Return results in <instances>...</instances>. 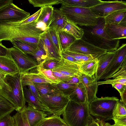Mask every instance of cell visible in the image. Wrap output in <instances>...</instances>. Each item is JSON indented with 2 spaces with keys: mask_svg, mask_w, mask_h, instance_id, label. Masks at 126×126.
<instances>
[{
  "mask_svg": "<svg viewBox=\"0 0 126 126\" xmlns=\"http://www.w3.org/2000/svg\"><path fill=\"white\" fill-rule=\"evenodd\" d=\"M0 94L11 103L17 112L25 109L26 102L19 72L14 75L5 76L0 89Z\"/></svg>",
  "mask_w": 126,
  "mask_h": 126,
  "instance_id": "obj_1",
  "label": "cell"
},
{
  "mask_svg": "<svg viewBox=\"0 0 126 126\" xmlns=\"http://www.w3.org/2000/svg\"><path fill=\"white\" fill-rule=\"evenodd\" d=\"M104 18H99L96 24L83 30L84 40L107 52L116 50L119 45V39L112 40L107 34ZM84 40V39H83Z\"/></svg>",
  "mask_w": 126,
  "mask_h": 126,
  "instance_id": "obj_2",
  "label": "cell"
},
{
  "mask_svg": "<svg viewBox=\"0 0 126 126\" xmlns=\"http://www.w3.org/2000/svg\"><path fill=\"white\" fill-rule=\"evenodd\" d=\"M62 115L68 126H86L92 117L87 101L79 103L70 100Z\"/></svg>",
  "mask_w": 126,
  "mask_h": 126,
  "instance_id": "obj_3",
  "label": "cell"
},
{
  "mask_svg": "<svg viewBox=\"0 0 126 126\" xmlns=\"http://www.w3.org/2000/svg\"><path fill=\"white\" fill-rule=\"evenodd\" d=\"M59 9L68 20L77 25L94 26L96 24L99 18L90 8L62 4Z\"/></svg>",
  "mask_w": 126,
  "mask_h": 126,
  "instance_id": "obj_4",
  "label": "cell"
},
{
  "mask_svg": "<svg viewBox=\"0 0 126 126\" xmlns=\"http://www.w3.org/2000/svg\"><path fill=\"white\" fill-rule=\"evenodd\" d=\"M119 101L114 96L97 97L89 104L90 114L104 122L112 119L113 110Z\"/></svg>",
  "mask_w": 126,
  "mask_h": 126,
  "instance_id": "obj_5",
  "label": "cell"
},
{
  "mask_svg": "<svg viewBox=\"0 0 126 126\" xmlns=\"http://www.w3.org/2000/svg\"><path fill=\"white\" fill-rule=\"evenodd\" d=\"M39 94L40 101L51 111L53 117L62 115L70 100L64 94L53 95Z\"/></svg>",
  "mask_w": 126,
  "mask_h": 126,
  "instance_id": "obj_6",
  "label": "cell"
},
{
  "mask_svg": "<svg viewBox=\"0 0 126 126\" xmlns=\"http://www.w3.org/2000/svg\"><path fill=\"white\" fill-rule=\"evenodd\" d=\"M8 49L20 74L29 72L39 65L33 59L17 48L13 47Z\"/></svg>",
  "mask_w": 126,
  "mask_h": 126,
  "instance_id": "obj_7",
  "label": "cell"
},
{
  "mask_svg": "<svg viewBox=\"0 0 126 126\" xmlns=\"http://www.w3.org/2000/svg\"><path fill=\"white\" fill-rule=\"evenodd\" d=\"M66 50L91 55L95 58H98L107 52L106 50L98 47L82 38L76 40Z\"/></svg>",
  "mask_w": 126,
  "mask_h": 126,
  "instance_id": "obj_8",
  "label": "cell"
},
{
  "mask_svg": "<svg viewBox=\"0 0 126 126\" xmlns=\"http://www.w3.org/2000/svg\"><path fill=\"white\" fill-rule=\"evenodd\" d=\"M30 16L29 13L11 3L0 9V22H21Z\"/></svg>",
  "mask_w": 126,
  "mask_h": 126,
  "instance_id": "obj_9",
  "label": "cell"
},
{
  "mask_svg": "<svg viewBox=\"0 0 126 126\" xmlns=\"http://www.w3.org/2000/svg\"><path fill=\"white\" fill-rule=\"evenodd\" d=\"M126 59V44H123L115 50L114 55L100 79L105 80L111 78V76L120 68Z\"/></svg>",
  "mask_w": 126,
  "mask_h": 126,
  "instance_id": "obj_10",
  "label": "cell"
},
{
  "mask_svg": "<svg viewBox=\"0 0 126 126\" xmlns=\"http://www.w3.org/2000/svg\"><path fill=\"white\" fill-rule=\"evenodd\" d=\"M90 8L99 18H104L115 11L126 9V2L118 0L102 1L101 3Z\"/></svg>",
  "mask_w": 126,
  "mask_h": 126,
  "instance_id": "obj_11",
  "label": "cell"
},
{
  "mask_svg": "<svg viewBox=\"0 0 126 126\" xmlns=\"http://www.w3.org/2000/svg\"><path fill=\"white\" fill-rule=\"evenodd\" d=\"M78 77L80 82L83 84L85 88L87 100L89 104L97 97L98 86L96 84L95 76H90L80 73Z\"/></svg>",
  "mask_w": 126,
  "mask_h": 126,
  "instance_id": "obj_12",
  "label": "cell"
},
{
  "mask_svg": "<svg viewBox=\"0 0 126 126\" xmlns=\"http://www.w3.org/2000/svg\"><path fill=\"white\" fill-rule=\"evenodd\" d=\"M52 70L70 77H78L80 73L78 65L62 58Z\"/></svg>",
  "mask_w": 126,
  "mask_h": 126,
  "instance_id": "obj_13",
  "label": "cell"
},
{
  "mask_svg": "<svg viewBox=\"0 0 126 126\" xmlns=\"http://www.w3.org/2000/svg\"><path fill=\"white\" fill-rule=\"evenodd\" d=\"M27 86L23 87V91L25 101L28 103V106L44 112L47 117H53L51 111L35 97L30 89Z\"/></svg>",
  "mask_w": 126,
  "mask_h": 126,
  "instance_id": "obj_14",
  "label": "cell"
},
{
  "mask_svg": "<svg viewBox=\"0 0 126 126\" xmlns=\"http://www.w3.org/2000/svg\"><path fill=\"white\" fill-rule=\"evenodd\" d=\"M0 71L6 75H13L19 72L10 52L5 55L0 56Z\"/></svg>",
  "mask_w": 126,
  "mask_h": 126,
  "instance_id": "obj_15",
  "label": "cell"
},
{
  "mask_svg": "<svg viewBox=\"0 0 126 126\" xmlns=\"http://www.w3.org/2000/svg\"><path fill=\"white\" fill-rule=\"evenodd\" d=\"M40 39L46 49L48 58L60 61L62 58L61 55L52 43L48 34L47 29L41 35Z\"/></svg>",
  "mask_w": 126,
  "mask_h": 126,
  "instance_id": "obj_16",
  "label": "cell"
},
{
  "mask_svg": "<svg viewBox=\"0 0 126 126\" xmlns=\"http://www.w3.org/2000/svg\"><path fill=\"white\" fill-rule=\"evenodd\" d=\"M105 28L107 34L112 39L126 38V25L105 24Z\"/></svg>",
  "mask_w": 126,
  "mask_h": 126,
  "instance_id": "obj_17",
  "label": "cell"
},
{
  "mask_svg": "<svg viewBox=\"0 0 126 126\" xmlns=\"http://www.w3.org/2000/svg\"><path fill=\"white\" fill-rule=\"evenodd\" d=\"M115 53V51L107 52L98 58V64L95 77L97 81L99 80Z\"/></svg>",
  "mask_w": 126,
  "mask_h": 126,
  "instance_id": "obj_18",
  "label": "cell"
},
{
  "mask_svg": "<svg viewBox=\"0 0 126 126\" xmlns=\"http://www.w3.org/2000/svg\"><path fill=\"white\" fill-rule=\"evenodd\" d=\"M68 21L59 9L54 8L52 20L48 28L55 29L58 32L63 31Z\"/></svg>",
  "mask_w": 126,
  "mask_h": 126,
  "instance_id": "obj_19",
  "label": "cell"
},
{
  "mask_svg": "<svg viewBox=\"0 0 126 126\" xmlns=\"http://www.w3.org/2000/svg\"><path fill=\"white\" fill-rule=\"evenodd\" d=\"M25 110L28 122L30 126H35L42 119L47 117L44 112L28 106Z\"/></svg>",
  "mask_w": 126,
  "mask_h": 126,
  "instance_id": "obj_20",
  "label": "cell"
},
{
  "mask_svg": "<svg viewBox=\"0 0 126 126\" xmlns=\"http://www.w3.org/2000/svg\"><path fill=\"white\" fill-rule=\"evenodd\" d=\"M33 83L40 94L51 95L63 94L58 88L56 84L34 82Z\"/></svg>",
  "mask_w": 126,
  "mask_h": 126,
  "instance_id": "obj_21",
  "label": "cell"
},
{
  "mask_svg": "<svg viewBox=\"0 0 126 126\" xmlns=\"http://www.w3.org/2000/svg\"><path fill=\"white\" fill-rule=\"evenodd\" d=\"M104 18L105 24L126 25V9L115 11Z\"/></svg>",
  "mask_w": 126,
  "mask_h": 126,
  "instance_id": "obj_22",
  "label": "cell"
},
{
  "mask_svg": "<svg viewBox=\"0 0 126 126\" xmlns=\"http://www.w3.org/2000/svg\"><path fill=\"white\" fill-rule=\"evenodd\" d=\"M20 74L21 81L56 84L38 72L35 73L30 72Z\"/></svg>",
  "mask_w": 126,
  "mask_h": 126,
  "instance_id": "obj_23",
  "label": "cell"
},
{
  "mask_svg": "<svg viewBox=\"0 0 126 126\" xmlns=\"http://www.w3.org/2000/svg\"><path fill=\"white\" fill-rule=\"evenodd\" d=\"M68 97L70 100L79 103H83L87 100L85 88L83 84L80 82Z\"/></svg>",
  "mask_w": 126,
  "mask_h": 126,
  "instance_id": "obj_24",
  "label": "cell"
},
{
  "mask_svg": "<svg viewBox=\"0 0 126 126\" xmlns=\"http://www.w3.org/2000/svg\"><path fill=\"white\" fill-rule=\"evenodd\" d=\"M102 1L100 0H62L61 4L67 6L90 8Z\"/></svg>",
  "mask_w": 126,
  "mask_h": 126,
  "instance_id": "obj_25",
  "label": "cell"
},
{
  "mask_svg": "<svg viewBox=\"0 0 126 126\" xmlns=\"http://www.w3.org/2000/svg\"><path fill=\"white\" fill-rule=\"evenodd\" d=\"M34 60L39 65L46 60L49 59L43 44L40 38L37 47L33 51L27 54Z\"/></svg>",
  "mask_w": 126,
  "mask_h": 126,
  "instance_id": "obj_26",
  "label": "cell"
},
{
  "mask_svg": "<svg viewBox=\"0 0 126 126\" xmlns=\"http://www.w3.org/2000/svg\"><path fill=\"white\" fill-rule=\"evenodd\" d=\"M98 64V58L82 63L79 65L80 72L86 75L92 76L96 72Z\"/></svg>",
  "mask_w": 126,
  "mask_h": 126,
  "instance_id": "obj_27",
  "label": "cell"
},
{
  "mask_svg": "<svg viewBox=\"0 0 126 126\" xmlns=\"http://www.w3.org/2000/svg\"><path fill=\"white\" fill-rule=\"evenodd\" d=\"M54 8L52 6L41 8L40 13L36 22L44 23L48 28L52 20Z\"/></svg>",
  "mask_w": 126,
  "mask_h": 126,
  "instance_id": "obj_28",
  "label": "cell"
},
{
  "mask_svg": "<svg viewBox=\"0 0 126 126\" xmlns=\"http://www.w3.org/2000/svg\"><path fill=\"white\" fill-rule=\"evenodd\" d=\"M35 126H68L60 116L45 117Z\"/></svg>",
  "mask_w": 126,
  "mask_h": 126,
  "instance_id": "obj_29",
  "label": "cell"
},
{
  "mask_svg": "<svg viewBox=\"0 0 126 126\" xmlns=\"http://www.w3.org/2000/svg\"><path fill=\"white\" fill-rule=\"evenodd\" d=\"M63 31L72 35L76 40L82 38L84 34L82 29L68 20L64 28Z\"/></svg>",
  "mask_w": 126,
  "mask_h": 126,
  "instance_id": "obj_30",
  "label": "cell"
},
{
  "mask_svg": "<svg viewBox=\"0 0 126 126\" xmlns=\"http://www.w3.org/2000/svg\"><path fill=\"white\" fill-rule=\"evenodd\" d=\"M62 51L66 50L76 40L72 35L64 31H58Z\"/></svg>",
  "mask_w": 126,
  "mask_h": 126,
  "instance_id": "obj_31",
  "label": "cell"
},
{
  "mask_svg": "<svg viewBox=\"0 0 126 126\" xmlns=\"http://www.w3.org/2000/svg\"><path fill=\"white\" fill-rule=\"evenodd\" d=\"M11 42L13 45V47L27 54L34 51L38 45V44H31L19 40L13 41Z\"/></svg>",
  "mask_w": 126,
  "mask_h": 126,
  "instance_id": "obj_32",
  "label": "cell"
},
{
  "mask_svg": "<svg viewBox=\"0 0 126 126\" xmlns=\"http://www.w3.org/2000/svg\"><path fill=\"white\" fill-rule=\"evenodd\" d=\"M15 110V108L12 104L0 94V118L10 114Z\"/></svg>",
  "mask_w": 126,
  "mask_h": 126,
  "instance_id": "obj_33",
  "label": "cell"
},
{
  "mask_svg": "<svg viewBox=\"0 0 126 126\" xmlns=\"http://www.w3.org/2000/svg\"><path fill=\"white\" fill-rule=\"evenodd\" d=\"M13 117L15 126H30L27 118L25 108L21 111L17 112Z\"/></svg>",
  "mask_w": 126,
  "mask_h": 126,
  "instance_id": "obj_34",
  "label": "cell"
},
{
  "mask_svg": "<svg viewBox=\"0 0 126 126\" xmlns=\"http://www.w3.org/2000/svg\"><path fill=\"white\" fill-rule=\"evenodd\" d=\"M47 31L50 39L55 48L61 55L62 51L58 32L54 29L48 28Z\"/></svg>",
  "mask_w": 126,
  "mask_h": 126,
  "instance_id": "obj_35",
  "label": "cell"
},
{
  "mask_svg": "<svg viewBox=\"0 0 126 126\" xmlns=\"http://www.w3.org/2000/svg\"><path fill=\"white\" fill-rule=\"evenodd\" d=\"M28 1L34 7L41 8L62 3V0H29Z\"/></svg>",
  "mask_w": 126,
  "mask_h": 126,
  "instance_id": "obj_36",
  "label": "cell"
},
{
  "mask_svg": "<svg viewBox=\"0 0 126 126\" xmlns=\"http://www.w3.org/2000/svg\"><path fill=\"white\" fill-rule=\"evenodd\" d=\"M63 51L65 54L73 58L79 63L80 64L95 58L91 55L74 52L66 50Z\"/></svg>",
  "mask_w": 126,
  "mask_h": 126,
  "instance_id": "obj_37",
  "label": "cell"
},
{
  "mask_svg": "<svg viewBox=\"0 0 126 126\" xmlns=\"http://www.w3.org/2000/svg\"><path fill=\"white\" fill-rule=\"evenodd\" d=\"M34 69L37 72L43 75L48 79L57 84L61 81L55 77L52 74V70L44 69L41 64L39 65Z\"/></svg>",
  "mask_w": 126,
  "mask_h": 126,
  "instance_id": "obj_38",
  "label": "cell"
},
{
  "mask_svg": "<svg viewBox=\"0 0 126 126\" xmlns=\"http://www.w3.org/2000/svg\"><path fill=\"white\" fill-rule=\"evenodd\" d=\"M126 106L119 101L116 104L113 112V120L126 116Z\"/></svg>",
  "mask_w": 126,
  "mask_h": 126,
  "instance_id": "obj_39",
  "label": "cell"
},
{
  "mask_svg": "<svg viewBox=\"0 0 126 126\" xmlns=\"http://www.w3.org/2000/svg\"><path fill=\"white\" fill-rule=\"evenodd\" d=\"M77 85L71 84L62 81L56 84L59 90L62 92L65 96H67L71 93L74 90Z\"/></svg>",
  "mask_w": 126,
  "mask_h": 126,
  "instance_id": "obj_40",
  "label": "cell"
},
{
  "mask_svg": "<svg viewBox=\"0 0 126 126\" xmlns=\"http://www.w3.org/2000/svg\"><path fill=\"white\" fill-rule=\"evenodd\" d=\"M0 126H15V121L13 116L8 114L0 118Z\"/></svg>",
  "mask_w": 126,
  "mask_h": 126,
  "instance_id": "obj_41",
  "label": "cell"
},
{
  "mask_svg": "<svg viewBox=\"0 0 126 126\" xmlns=\"http://www.w3.org/2000/svg\"><path fill=\"white\" fill-rule=\"evenodd\" d=\"M120 83L126 85V78H114L112 79H108L101 81H97L96 84L98 86L99 85L105 84H111Z\"/></svg>",
  "mask_w": 126,
  "mask_h": 126,
  "instance_id": "obj_42",
  "label": "cell"
},
{
  "mask_svg": "<svg viewBox=\"0 0 126 126\" xmlns=\"http://www.w3.org/2000/svg\"><path fill=\"white\" fill-rule=\"evenodd\" d=\"M59 61L56 60L49 59L40 64L44 69L52 70L55 67Z\"/></svg>",
  "mask_w": 126,
  "mask_h": 126,
  "instance_id": "obj_43",
  "label": "cell"
},
{
  "mask_svg": "<svg viewBox=\"0 0 126 126\" xmlns=\"http://www.w3.org/2000/svg\"><path fill=\"white\" fill-rule=\"evenodd\" d=\"M111 78H126V59L124 61L119 70L113 75L111 77Z\"/></svg>",
  "mask_w": 126,
  "mask_h": 126,
  "instance_id": "obj_44",
  "label": "cell"
},
{
  "mask_svg": "<svg viewBox=\"0 0 126 126\" xmlns=\"http://www.w3.org/2000/svg\"><path fill=\"white\" fill-rule=\"evenodd\" d=\"M41 10V8L35 13L21 21L20 23V25H23L36 22L39 16Z\"/></svg>",
  "mask_w": 126,
  "mask_h": 126,
  "instance_id": "obj_45",
  "label": "cell"
},
{
  "mask_svg": "<svg viewBox=\"0 0 126 126\" xmlns=\"http://www.w3.org/2000/svg\"><path fill=\"white\" fill-rule=\"evenodd\" d=\"M21 82L23 87L25 86H27L35 97L39 101L40 95L33 82L29 81H21Z\"/></svg>",
  "mask_w": 126,
  "mask_h": 126,
  "instance_id": "obj_46",
  "label": "cell"
},
{
  "mask_svg": "<svg viewBox=\"0 0 126 126\" xmlns=\"http://www.w3.org/2000/svg\"><path fill=\"white\" fill-rule=\"evenodd\" d=\"M52 74L55 77L61 80L62 82L67 81L69 80L71 77L57 72L52 71Z\"/></svg>",
  "mask_w": 126,
  "mask_h": 126,
  "instance_id": "obj_47",
  "label": "cell"
},
{
  "mask_svg": "<svg viewBox=\"0 0 126 126\" xmlns=\"http://www.w3.org/2000/svg\"><path fill=\"white\" fill-rule=\"evenodd\" d=\"M111 85L113 87L115 88L119 92L120 95L126 91V85L120 83H116Z\"/></svg>",
  "mask_w": 126,
  "mask_h": 126,
  "instance_id": "obj_48",
  "label": "cell"
},
{
  "mask_svg": "<svg viewBox=\"0 0 126 126\" xmlns=\"http://www.w3.org/2000/svg\"><path fill=\"white\" fill-rule=\"evenodd\" d=\"M62 58L67 60L74 63L79 65V63L73 58L65 53L63 51H62L61 53Z\"/></svg>",
  "mask_w": 126,
  "mask_h": 126,
  "instance_id": "obj_49",
  "label": "cell"
},
{
  "mask_svg": "<svg viewBox=\"0 0 126 126\" xmlns=\"http://www.w3.org/2000/svg\"><path fill=\"white\" fill-rule=\"evenodd\" d=\"M113 120L115 125L119 126H126V116Z\"/></svg>",
  "mask_w": 126,
  "mask_h": 126,
  "instance_id": "obj_50",
  "label": "cell"
},
{
  "mask_svg": "<svg viewBox=\"0 0 126 126\" xmlns=\"http://www.w3.org/2000/svg\"><path fill=\"white\" fill-rule=\"evenodd\" d=\"M9 52L8 48H7L0 42V56H5Z\"/></svg>",
  "mask_w": 126,
  "mask_h": 126,
  "instance_id": "obj_51",
  "label": "cell"
},
{
  "mask_svg": "<svg viewBox=\"0 0 126 126\" xmlns=\"http://www.w3.org/2000/svg\"><path fill=\"white\" fill-rule=\"evenodd\" d=\"M69 84L77 85L80 83L78 77H71L70 79L64 82Z\"/></svg>",
  "mask_w": 126,
  "mask_h": 126,
  "instance_id": "obj_52",
  "label": "cell"
},
{
  "mask_svg": "<svg viewBox=\"0 0 126 126\" xmlns=\"http://www.w3.org/2000/svg\"><path fill=\"white\" fill-rule=\"evenodd\" d=\"M13 0H0V9L13 3Z\"/></svg>",
  "mask_w": 126,
  "mask_h": 126,
  "instance_id": "obj_53",
  "label": "cell"
},
{
  "mask_svg": "<svg viewBox=\"0 0 126 126\" xmlns=\"http://www.w3.org/2000/svg\"><path fill=\"white\" fill-rule=\"evenodd\" d=\"M120 95L121 99L119 102L126 106V91Z\"/></svg>",
  "mask_w": 126,
  "mask_h": 126,
  "instance_id": "obj_54",
  "label": "cell"
},
{
  "mask_svg": "<svg viewBox=\"0 0 126 126\" xmlns=\"http://www.w3.org/2000/svg\"><path fill=\"white\" fill-rule=\"evenodd\" d=\"M89 124L90 126H99L98 119L96 118L94 119L92 117Z\"/></svg>",
  "mask_w": 126,
  "mask_h": 126,
  "instance_id": "obj_55",
  "label": "cell"
},
{
  "mask_svg": "<svg viewBox=\"0 0 126 126\" xmlns=\"http://www.w3.org/2000/svg\"><path fill=\"white\" fill-rule=\"evenodd\" d=\"M6 75L0 71V89L2 86L4 79Z\"/></svg>",
  "mask_w": 126,
  "mask_h": 126,
  "instance_id": "obj_56",
  "label": "cell"
},
{
  "mask_svg": "<svg viewBox=\"0 0 126 126\" xmlns=\"http://www.w3.org/2000/svg\"><path fill=\"white\" fill-rule=\"evenodd\" d=\"M99 126H104L105 122L98 119Z\"/></svg>",
  "mask_w": 126,
  "mask_h": 126,
  "instance_id": "obj_57",
  "label": "cell"
},
{
  "mask_svg": "<svg viewBox=\"0 0 126 126\" xmlns=\"http://www.w3.org/2000/svg\"><path fill=\"white\" fill-rule=\"evenodd\" d=\"M104 126H119L118 125H117L115 124L111 125L109 123H104Z\"/></svg>",
  "mask_w": 126,
  "mask_h": 126,
  "instance_id": "obj_58",
  "label": "cell"
},
{
  "mask_svg": "<svg viewBox=\"0 0 126 126\" xmlns=\"http://www.w3.org/2000/svg\"><path fill=\"white\" fill-rule=\"evenodd\" d=\"M90 126V125H89V123L87 125V126Z\"/></svg>",
  "mask_w": 126,
  "mask_h": 126,
  "instance_id": "obj_59",
  "label": "cell"
}]
</instances>
